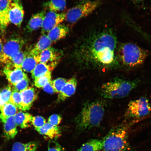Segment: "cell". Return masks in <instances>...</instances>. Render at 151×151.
Returning <instances> with one entry per match:
<instances>
[{"label": "cell", "mask_w": 151, "mask_h": 151, "mask_svg": "<svg viewBox=\"0 0 151 151\" xmlns=\"http://www.w3.org/2000/svg\"><path fill=\"white\" fill-rule=\"evenodd\" d=\"M62 55L61 51L51 47L43 51L37 57L39 63L46 64L54 69Z\"/></svg>", "instance_id": "9c48e42d"}, {"label": "cell", "mask_w": 151, "mask_h": 151, "mask_svg": "<svg viewBox=\"0 0 151 151\" xmlns=\"http://www.w3.org/2000/svg\"><path fill=\"white\" fill-rule=\"evenodd\" d=\"M28 52L24 51L22 50L13 57L11 61L7 65H10L16 68H21L22 63Z\"/></svg>", "instance_id": "83f0119b"}, {"label": "cell", "mask_w": 151, "mask_h": 151, "mask_svg": "<svg viewBox=\"0 0 151 151\" xmlns=\"http://www.w3.org/2000/svg\"><path fill=\"white\" fill-rule=\"evenodd\" d=\"M22 100L21 92L13 89L9 99V102L13 104L18 109H20Z\"/></svg>", "instance_id": "f546056e"}, {"label": "cell", "mask_w": 151, "mask_h": 151, "mask_svg": "<svg viewBox=\"0 0 151 151\" xmlns=\"http://www.w3.org/2000/svg\"><path fill=\"white\" fill-rule=\"evenodd\" d=\"M46 123V120L41 116H33L32 120V124L35 129H38L44 126Z\"/></svg>", "instance_id": "d6a6232c"}, {"label": "cell", "mask_w": 151, "mask_h": 151, "mask_svg": "<svg viewBox=\"0 0 151 151\" xmlns=\"http://www.w3.org/2000/svg\"><path fill=\"white\" fill-rule=\"evenodd\" d=\"M116 45L114 34L111 31H106L94 37L87 48L91 55L97 61L109 65L116 61L115 50Z\"/></svg>", "instance_id": "6da1fadb"}, {"label": "cell", "mask_w": 151, "mask_h": 151, "mask_svg": "<svg viewBox=\"0 0 151 151\" xmlns=\"http://www.w3.org/2000/svg\"><path fill=\"white\" fill-rule=\"evenodd\" d=\"M46 14L45 11H42L33 14L26 26L28 31L32 32L36 31L42 27Z\"/></svg>", "instance_id": "ffe728a7"}, {"label": "cell", "mask_w": 151, "mask_h": 151, "mask_svg": "<svg viewBox=\"0 0 151 151\" xmlns=\"http://www.w3.org/2000/svg\"><path fill=\"white\" fill-rule=\"evenodd\" d=\"M21 93L22 100L20 109L23 111L29 110L34 102L37 99V95L35 88H28Z\"/></svg>", "instance_id": "5bb4252c"}, {"label": "cell", "mask_w": 151, "mask_h": 151, "mask_svg": "<svg viewBox=\"0 0 151 151\" xmlns=\"http://www.w3.org/2000/svg\"><path fill=\"white\" fill-rule=\"evenodd\" d=\"M38 63L37 58L29 52L22 63V69L26 73H32Z\"/></svg>", "instance_id": "603a6c76"}, {"label": "cell", "mask_w": 151, "mask_h": 151, "mask_svg": "<svg viewBox=\"0 0 151 151\" xmlns=\"http://www.w3.org/2000/svg\"><path fill=\"white\" fill-rule=\"evenodd\" d=\"M9 22L20 27L23 21L24 11L21 0H14L9 12Z\"/></svg>", "instance_id": "8fae6325"}, {"label": "cell", "mask_w": 151, "mask_h": 151, "mask_svg": "<svg viewBox=\"0 0 151 151\" xmlns=\"http://www.w3.org/2000/svg\"><path fill=\"white\" fill-rule=\"evenodd\" d=\"M5 103L4 101H3V100L1 99V96H0V109H1L2 107L5 104Z\"/></svg>", "instance_id": "f35d334b"}, {"label": "cell", "mask_w": 151, "mask_h": 151, "mask_svg": "<svg viewBox=\"0 0 151 151\" xmlns=\"http://www.w3.org/2000/svg\"><path fill=\"white\" fill-rule=\"evenodd\" d=\"M4 72L9 82L13 86L19 82L27 75L21 68H16L7 65L4 69Z\"/></svg>", "instance_id": "7c38bea8"}, {"label": "cell", "mask_w": 151, "mask_h": 151, "mask_svg": "<svg viewBox=\"0 0 151 151\" xmlns=\"http://www.w3.org/2000/svg\"><path fill=\"white\" fill-rule=\"evenodd\" d=\"M37 146L34 142L27 143L17 142L13 144L11 151H36Z\"/></svg>", "instance_id": "484cf974"}, {"label": "cell", "mask_w": 151, "mask_h": 151, "mask_svg": "<svg viewBox=\"0 0 151 151\" xmlns=\"http://www.w3.org/2000/svg\"><path fill=\"white\" fill-rule=\"evenodd\" d=\"M32 117L33 116L31 114L22 111L18 112L14 116L17 126L23 129L29 127L32 124Z\"/></svg>", "instance_id": "44dd1931"}, {"label": "cell", "mask_w": 151, "mask_h": 151, "mask_svg": "<svg viewBox=\"0 0 151 151\" xmlns=\"http://www.w3.org/2000/svg\"><path fill=\"white\" fill-rule=\"evenodd\" d=\"M14 0H0V31L3 32L10 22L9 12Z\"/></svg>", "instance_id": "4fadbf2b"}, {"label": "cell", "mask_w": 151, "mask_h": 151, "mask_svg": "<svg viewBox=\"0 0 151 151\" xmlns=\"http://www.w3.org/2000/svg\"><path fill=\"white\" fill-rule=\"evenodd\" d=\"M48 148V151H65L64 148L55 140L49 141Z\"/></svg>", "instance_id": "e575fe53"}, {"label": "cell", "mask_w": 151, "mask_h": 151, "mask_svg": "<svg viewBox=\"0 0 151 151\" xmlns=\"http://www.w3.org/2000/svg\"><path fill=\"white\" fill-rule=\"evenodd\" d=\"M44 6L50 10L56 12L63 11L66 6V0H50L45 4Z\"/></svg>", "instance_id": "d4e9b609"}, {"label": "cell", "mask_w": 151, "mask_h": 151, "mask_svg": "<svg viewBox=\"0 0 151 151\" xmlns=\"http://www.w3.org/2000/svg\"><path fill=\"white\" fill-rule=\"evenodd\" d=\"M3 46L2 41L1 38L0 37V57H1L2 52Z\"/></svg>", "instance_id": "74e56055"}, {"label": "cell", "mask_w": 151, "mask_h": 151, "mask_svg": "<svg viewBox=\"0 0 151 151\" xmlns=\"http://www.w3.org/2000/svg\"><path fill=\"white\" fill-rule=\"evenodd\" d=\"M65 14L58 13L49 11L46 13L42 26V33L45 34L48 32L58 24H61L65 20Z\"/></svg>", "instance_id": "30bf717a"}, {"label": "cell", "mask_w": 151, "mask_h": 151, "mask_svg": "<svg viewBox=\"0 0 151 151\" xmlns=\"http://www.w3.org/2000/svg\"><path fill=\"white\" fill-rule=\"evenodd\" d=\"M24 44L23 40L20 37L12 38L3 45L0 61L7 65L11 59L22 50Z\"/></svg>", "instance_id": "ba28073f"}, {"label": "cell", "mask_w": 151, "mask_h": 151, "mask_svg": "<svg viewBox=\"0 0 151 151\" xmlns=\"http://www.w3.org/2000/svg\"><path fill=\"white\" fill-rule=\"evenodd\" d=\"M150 101L146 97L132 101L128 104L125 116L126 118L139 119L144 117L150 113Z\"/></svg>", "instance_id": "52a82bcc"}, {"label": "cell", "mask_w": 151, "mask_h": 151, "mask_svg": "<svg viewBox=\"0 0 151 151\" xmlns=\"http://www.w3.org/2000/svg\"><path fill=\"white\" fill-rule=\"evenodd\" d=\"M132 1L135 2H140L144 1V0H132Z\"/></svg>", "instance_id": "ab89813d"}, {"label": "cell", "mask_w": 151, "mask_h": 151, "mask_svg": "<svg viewBox=\"0 0 151 151\" xmlns=\"http://www.w3.org/2000/svg\"><path fill=\"white\" fill-rule=\"evenodd\" d=\"M41 135L50 139H55L61 135V129L58 126H54L46 122L42 127L36 129Z\"/></svg>", "instance_id": "e0dca14e"}, {"label": "cell", "mask_w": 151, "mask_h": 151, "mask_svg": "<svg viewBox=\"0 0 151 151\" xmlns=\"http://www.w3.org/2000/svg\"><path fill=\"white\" fill-rule=\"evenodd\" d=\"M43 90L47 93L53 94L55 93L53 86L52 81H50L43 88Z\"/></svg>", "instance_id": "8d00e7d4"}, {"label": "cell", "mask_w": 151, "mask_h": 151, "mask_svg": "<svg viewBox=\"0 0 151 151\" xmlns=\"http://www.w3.org/2000/svg\"><path fill=\"white\" fill-rule=\"evenodd\" d=\"M100 3L99 0H86L69 9L65 14V20L73 24L88 16L97 9Z\"/></svg>", "instance_id": "8992f818"}, {"label": "cell", "mask_w": 151, "mask_h": 151, "mask_svg": "<svg viewBox=\"0 0 151 151\" xmlns=\"http://www.w3.org/2000/svg\"><path fill=\"white\" fill-rule=\"evenodd\" d=\"M77 86V80L75 77L68 80L63 88L58 93L57 101H65L75 93Z\"/></svg>", "instance_id": "2e32d148"}, {"label": "cell", "mask_w": 151, "mask_h": 151, "mask_svg": "<svg viewBox=\"0 0 151 151\" xmlns=\"http://www.w3.org/2000/svg\"><path fill=\"white\" fill-rule=\"evenodd\" d=\"M104 113V106L101 101H94L87 104L76 119L77 129L82 131L99 126Z\"/></svg>", "instance_id": "7a4b0ae2"}, {"label": "cell", "mask_w": 151, "mask_h": 151, "mask_svg": "<svg viewBox=\"0 0 151 151\" xmlns=\"http://www.w3.org/2000/svg\"><path fill=\"white\" fill-rule=\"evenodd\" d=\"M12 92L11 86H9L0 91V96L1 99L5 103L9 102Z\"/></svg>", "instance_id": "836d02e7"}, {"label": "cell", "mask_w": 151, "mask_h": 151, "mask_svg": "<svg viewBox=\"0 0 151 151\" xmlns=\"http://www.w3.org/2000/svg\"><path fill=\"white\" fill-rule=\"evenodd\" d=\"M129 125L122 124L112 128L104 138L102 151H132L128 139Z\"/></svg>", "instance_id": "3957f363"}, {"label": "cell", "mask_w": 151, "mask_h": 151, "mask_svg": "<svg viewBox=\"0 0 151 151\" xmlns=\"http://www.w3.org/2000/svg\"><path fill=\"white\" fill-rule=\"evenodd\" d=\"M68 80L65 78H58L52 81L53 86L55 93H59Z\"/></svg>", "instance_id": "1f68e13d"}, {"label": "cell", "mask_w": 151, "mask_h": 151, "mask_svg": "<svg viewBox=\"0 0 151 151\" xmlns=\"http://www.w3.org/2000/svg\"><path fill=\"white\" fill-rule=\"evenodd\" d=\"M51 78V72H50L43 76L35 79L34 80L35 86L37 88H43L52 81Z\"/></svg>", "instance_id": "f1b7e54d"}, {"label": "cell", "mask_w": 151, "mask_h": 151, "mask_svg": "<svg viewBox=\"0 0 151 151\" xmlns=\"http://www.w3.org/2000/svg\"><path fill=\"white\" fill-rule=\"evenodd\" d=\"M18 108L13 104L6 103L0 109L1 116L5 118L14 116L18 112Z\"/></svg>", "instance_id": "4316f807"}, {"label": "cell", "mask_w": 151, "mask_h": 151, "mask_svg": "<svg viewBox=\"0 0 151 151\" xmlns=\"http://www.w3.org/2000/svg\"><path fill=\"white\" fill-rule=\"evenodd\" d=\"M69 32V29L67 26L60 24L50 30L47 35L52 42L54 43L64 38Z\"/></svg>", "instance_id": "ac0fdd59"}, {"label": "cell", "mask_w": 151, "mask_h": 151, "mask_svg": "<svg viewBox=\"0 0 151 151\" xmlns=\"http://www.w3.org/2000/svg\"><path fill=\"white\" fill-rule=\"evenodd\" d=\"M52 43L47 35L42 34L37 44L29 52L37 58L41 52L51 47Z\"/></svg>", "instance_id": "d6986e66"}, {"label": "cell", "mask_w": 151, "mask_h": 151, "mask_svg": "<svg viewBox=\"0 0 151 151\" xmlns=\"http://www.w3.org/2000/svg\"><path fill=\"white\" fill-rule=\"evenodd\" d=\"M0 120L3 124L4 132L8 139H14L18 133L17 125L14 116L5 118L0 115Z\"/></svg>", "instance_id": "9a60e30c"}, {"label": "cell", "mask_w": 151, "mask_h": 151, "mask_svg": "<svg viewBox=\"0 0 151 151\" xmlns=\"http://www.w3.org/2000/svg\"><path fill=\"white\" fill-rule=\"evenodd\" d=\"M29 83V80L28 76L24 77L22 80L14 86L13 89L21 92L28 88Z\"/></svg>", "instance_id": "4dcf8cb0"}, {"label": "cell", "mask_w": 151, "mask_h": 151, "mask_svg": "<svg viewBox=\"0 0 151 151\" xmlns=\"http://www.w3.org/2000/svg\"><path fill=\"white\" fill-rule=\"evenodd\" d=\"M62 117L60 115L54 114L50 116L48 119V122L54 126H58L61 122Z\"/></svg>", "instance_id": "d590c367"}, {"label": "cell", "mask_w": 151, "mask_h": 151, "mask_svg": "<svg viewBox=\"0 0 151 151\" xmlns=\"http://www.w3.org/2000/svg\"><path fill=\"white\" fill-rule=\"evenodd\" d=\"M138 80H127L116 78L105 83L101 87L103 97L109 99H122L127 96L139 84Z\"/></svg>", "instance_id": "5b68a950"}, {"label": "cell", "mask_w": 151, "mask_h": 151, "mask_svg": "<svg viewBox=\"0 0 151 151\" xmlns=\"http://www.w3.org/2000/svg\"><path fill=\"white\" fill-rule=\"evenodd\" d=\"M103 139H92L82 145L77 151H100L103 148Z\"/></svg>", "instance_id": "7402d4cb"}, {"label": "cell", "mask_w": 151, "mask_h": 151, "mask_svg": "<svg viewBox=\"0 0 151 151\" xmlns=\"http://www.w3.org/2000/svg\"><path fill=\"white\" fill-rule=\"evenodd\" d=\"M148 56L146 50L131 43H123L118 49V58L124 67L133 68L144 63Z\"/></svg>", "instance_id": "277c9868"}, {"label": "cell", "mask_w": 151, "mask_h": 151, "mask_svg": "<svg viewBox=\"0 0 151 151\" xmlns=\"http://www.w3.org/2000/svg\"><path fill=\"white\" fill-rule=\"evenodd\" d=\"M54 69L46 64L39 63L36 66L32 72V76L34 80L38 77L43 76L53 70Z\"/></svg>", "instance_id": "cb8c5ba5"}]
</instances>
